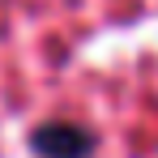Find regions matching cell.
Wrapping results in <instances>:
<instances>
[{
    "mask_svg": "<svg viewBox=\"0 0 158 158\" xmlns=\"http://www.w3.org/2000/svg\"><path fill=\"white\" fill-rule=\"evenodd\" d=\"M30 145L39 158H90L98 150V132L73 120H47L30 132Z\"/></svg>",
    "mask_w": 158,
    "mask_h": 158,
    "instance_id": "obj_1",
    "label": "cell"
}]
</instances>
